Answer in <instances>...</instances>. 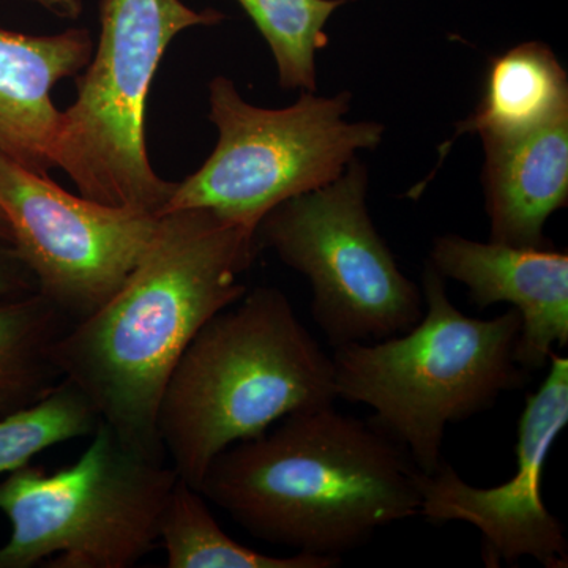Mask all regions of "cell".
I'll list each match as a JSON object with an SVG mask.
<instances>
[{"label": "cell", "instance_id": "6da1fadb", "mask_svg": "<svg viewBox=\"0 0 568 568\" xmlns=\"http://www.w3.org/2000/svg\"><path fill=\"white\" fill-rule=\"evenodd\" d=\"M159 216L132 274L95 313L63 332L54 361L100 422L130 446L164 459V387L197 332L244 297L241 276L260 246L254 231L209 209Z\"/></svg>", "mask_w": 568, "mask_h": 568}, {"label": "cell", "instance_id": "7a4b0ae2", "mask_svg": "<svg viewBox=\"0 0 568 568\" xmlns=\"http://www.w3.org/2000/svg\"><path fill=\"white\" fill-rule=\"evenodd\" d=\"M424 474L375 422L332 405L227 447L197 491L260 540L343 560L420 514Z\"/></svg>", "mask_w": 568, "mask_h": 568}, {"label": "cell", "instance_id": "3957f363", "mask_svg": "<svg viewBox=\"0 0 568 568\" xmlns=\"http://www.w3.org/2000/svg\"><path fill=\"white\" fill-rule=\"evenodd\" d=\"M336 399L332 355L282 291L260 286L213 316L182 354L160 403V440L179 478L197 489L227 447Z\"/></svg>", "mask_w": 568, "mask_h": 568}, {"label": "cell", "instance_id": "277c9868", "mask_svg": "<svg viewBox=\"0 0 568 568\" xmlns=\"http://www.w3.org/2000/svg\"><path fill=\"white\" fill-rule=\"evenodd\" d=\"M425 312L402 335L349 343L332 355L338 399L375 410L372 418L409 452L425 474L443 465L450 424L485 413L529 383L515 358L521 316L511 308L493 320L459 312L446 278L428 263L422 274Z\"/></svg>", "mask_w": 568, "mask_h": 568}, {"label": "cell", "instance_id": "5b68a950", "mask_svg": "<svg viewBox=\"0 0 568 568\" xmlns=\"http://www.w3.org/2000/svg\"><path fill=\"white\" fill-rule=\"evenodd\" d=\"M222 11L182 0H102L91 62L77 77V100L62 111L52 164L81 196L159 215L175 182L153 170L145 104L164 52L179 33L212 28Z\"/></svg>", "mask_w": 568, "mask_h": 568}, {"label": "cell", "instance_id": "8992f818", "mask_svg": "<svg viewBox=\"0 0 568 568\" xmlns=\"http://www.w3.org/2000/svg\"><path fill=\"white\" fill-rule=\"evenodd\" d=\"M178 473L100 422L84 454L55 473L24 466L0 481L10 521L0 568H130L151 552Z\"/></svg>", "mask_w": 568, "mask_h": 568}, {"label": "cell", "instance_id": "52a82bcc", "mask_svg": "<svg viewBox=\"0 0 568 568\" xmlns=\"http://www.w3.org/2000/svg\"><path fill=\"white\" fill-rule=\"evenodd\" d=\"M353 93L301 92L297 102L267 110L246 102L230 78L209 82V121L219 140L203 166L175 182L162 213L209 209L256 233L276 205L335 181L358 152L383 142L386 126L347 121Z\"/></svg>", "mask_w": 568, "mask_h": 568}, {"label": "cell", "instance_id": "ba28073f", "mask_svg": "<svg viewBox=\"0 0 568 568\" xmlns=\"http://www.w3.org/2000/svg\"><path fill=\"white\" fill-rule=\"evenodd\" d=\"M368 170L355 156L335 181L276 205L256 227L312 286V315L331 346L402 335L422 320L424 293L396 263L366 207Z\"/></svg>", "mask_w": 568, "mask_h": 568}, {"label": "cell", "instance_id": "9c48e42d", "mask_svg": "<svg viewBox=\"0 0 568 568\" xmlns=\"http://www.w3.org/2000/svg\"><path fill=\"white\" fill-rule=\"evenodd\" d=\"M0 211L39 293L71 324L95 313L129 278L160 219L74 196L3 153Z\"/></svg>", "mask_w": 568, "mask_h": 568}, {"label": "cell", "instance_id": "30bf717a", "mask_svg": "<svg viewBox=\"0 0 568 568\" xmlns=\"http://www.w3.org/2000/svg\"><path fill=\"white\" fill-rule=\"evenodd\" d=\"M568 425V358L552 353L540 388L526 396L518 422L517 473L499 487L467 484L448 463L420 480L422 517L429 525L462 521L481 536L485 567H515L523 559L568 567L564 523L541 497L548 455Z\"/></svg>", "mask_w": 568, "mask_h": 568}, {"label": "cell", "instance_id": "8fae6325", "mask_svg": "<svg viewBox=\"0 0 568 568\" xmlns=\"http://www.w3.org/2000/svg\"><path fill=\"white\" fill-rule=\"evenodd\" d=\"M428 264L465 284L478 308L510 304L521 316L515 358L528 373L545 368L555 346L568 345V254L478 242L457 234L433 242Z\"/></svg>", "mask_w": 568, "mask_h": 568}, {"label": "cell", "instance_id": "7c38bea8", "mask_svg": "<svg viewBox=\"0 0 568 568\" xmlns=\"http://www.w3.org/2000/svg\"><path fill=\"white\" fill-rule=\"evenodd\" d=\"M88 29L31 36L0 28V153L36 173L48 174L62 111L52 91L91 62Z\"/></svg>", "mask_w": 568, "mask_h": 568}, {"label": "cell", "instance_id": "4fadbf2b", "mask_svg": "<svg viewBox=\"0 0 568 568\" xmlns=\"http://www.w3.org/2000/svg\"><path fill=\"white\" fill-rule=\"evenodd\" d=\"M481 142L489 241L545 248V224L568 204V112L532 132Z\"/></svg>", "mask_w": 568, "mask_h": 568}, {"label": "cell", "instance_id": "5bb4252c", "mask_svg": "<svg viewBox=\"0 0 568 568\" xmlns=\"http://www.w3.org/2000/svg\"><path fill=\"white\" fill-rule=\"evenodd\" d=\"M567 112L566 69L548 44L525 41L489 61L484 97L473 114L457 123L454 140L463 134L507 140Z\"/></svg>", "mask_w": 568, "mask_h": 568}, {"label": "cell", "instance_id": "9a60e30c", "mask_svg": "<svg viewBox=\"0 0 568 568\" xmlns=\"http://www.w3.org/2000/svg\"><path fill=\"white\" fill-rule=\"evenodd\" d=\"M70 325L40 293L0 304V417L32 406L62 383L54 346Z\"/></svg>", "mask_w": 568, "mask_h": 568}, {"label": "cell", "instance_id": "2e32d148", "mask_svg": "<svg viewBox=\"0 0 568 568\" xmlns=\"http://www.w3.org/2000/svg\"><path fill=\"white\" fill-rule=\"evenodd\" d=\"M159 540L170 568H335L343 562L304 552L264 555L239 544L224 532L205 497L182 478L164 507Z\"/></svg>", "mask_w": 568, "mask_h": 568}, {"label": "cell", "instance_id": "e0dca14e", "mask_svg": "<svg viewBox=\"0 0 568 568\" xmlns=\"http://www.w3.org/2000/svg\"><path fill=\"white\" fill-rule=\"evenodd\" d=\"M271 48L286 91L316 92V54L328 43L327 22L349 0H235Z\"/></svg>", "mask_w": 568, "mask_h": 568}, {"label": "cell", "instance_id": "ac0fdd59", "mask_svg": "<svg viewBox=\"0 0 568 568\" xmlns=\"http://www.w3.org/2000/svg\"><path fill=\"white\" fill-rule=\"evenodd\" d=\"M99 424L88 396L63 379L40 402L0 417V476L28 466L47 448L92 436Z\"/></svg>", "mask_w": 568, "mask_h": 568}, {"label": "cell", "instance_id": "d6986e66", "mask_svg": "<svg viewBox=\"0 0 568 568\" xmlns=\"http://www.w3.org/2000/svg\"><path fill=\"white\" fill-rule=\"evenodd\" d=\"M36 293V276L13 245L0 242V304Z\"/></svg>", "mask_w": 568, "mask_h": 568}, {"label": "cell", "instance_id": "ffe728a7", "mask_svg": "<svg viewBox=\"0 0 568 568\" xmlns=\"http://www.w3.org/2000/svg\"><path fill=\"white\" fill-rule=\"evenodd\" d=\"M26 2L36 3L40 9L47 10L48 13L61 20H78L84 11V0H26Z\"/></svg>", "mask_w": 568, "mask_h": 568}, {"label": "cell", "instance_id": "44dd1931", "mask_svg": "<svg viewBox=\"0 0 568 568\" xmlns=\"http://www.w3.org/2000/svg\"><path fill=\"white\" fill-rule=\"evenodd\" d=\"M0 242L13 245V234H11L10 224L2 211H0Z\"/></svg>", "mask_w": 568, "mask_h": 568}]
</instances>
